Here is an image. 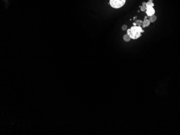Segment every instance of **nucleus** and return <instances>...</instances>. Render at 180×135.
I'll list each match as a JSON object with an SVG mask.
<instances>
[{"instance_id":"nucleus-1","label":"nucleus","mask_w":180,"mask_h":135,"mask_svg":"<svg viewBox=\"0 0 180 135\" xmlns=\"http://www.w3.org/2000/svg\"><path fill=\"white\" fill-rule=\"evenodd\" d=\"M131 34L129 35L131 39H136L139 38L141 36V31L142 30L141 26H133L131 28Z\"/></svg>"},{"instance_id":"nucleus-2","label":"nucleus","mask_w":180,"mask_h":135,"mask_svg":"<svg viewBox=\"0 0 180 135\" xmlns=\"http://www.w3.org/2000/svg\"><path fill=\"white\" fill-rule=\"evenodd\" d=\"M126 3V0H109V5L115 9L120 8Z\"/></svg>"},{"instance_id":"nucleus-3","label":"nucleus","mask_w":180,"mask_h":135,"mask_svg":"<svg viewBox=\"0 0 180 135\" xmlns=\"http://www.w3.org/2000/svg\"><path fill=\"white\" fill-rule=\"evenodd\" d=\"M146 7H147V9L146 10V13L147 14V16L149 17L152 15H154L155 13V11L153 8V7L149 5V6H146Z\"/></svg>"},{"instance_id":"nucleus-4","label":"nucleus","mask_w":180,"mask_h":135,"mask_svg":"<svg viewBox=\"0 0 180 135\" xmlns=\"http://www.w3.org/2000/svg\"><path fill=\"white\" fill-rule=\"evenodd\" d=\"M151 23V22L149 21V20L147 19H145L144 21H143V25H142V27L143 28H145L148 26Z\"/></svg>"},{"instance_id":"nucleus-5","label":"nucleus","mask_w":180,"mask_h":135,"mask_svg":"<svg viewBox=\"0 0 180 135\" xmlns=\"http://www.w3.org/2000/svg\"><path fill=\"white\" fill-rule=\"evenodd\" d=\"M123 40H124L125 42H129V41H130V40L131 39V38L130 36H129V35H128L127 34L123 36Z\"/></svg>"},{"instance_id":"nucleus-6","label":"nucleus","mask_w":180,"mask_h":135,"mask_svg":"<svg viewBox=\"0 0 180 135\" xmlns=\"http://www.w3.org/2000/svg\"><path fill=\"white\" fill-rule=\"evenodd\" d=\"M157 16H155L154 15H152L151 16H149V21L151 22V23L152 22H154L156 20H157Z\"/></svg>"},{"instance_id":"nucleus-7","label":"nucleus","mask_w":180,"mask_h":135,"mask_svg":"<svg viewBox=\"0 0 180 135\" xmlns=\"http://www.w3.org/2000/svg\"><path fill=\"white\" fill-rule=\"evenodd\" d=\"M135 23H136L137 26H142V25H143V22H142V21L139 20V19L136 20L135 21Z\"/></svg>"},{"instance_id":"nucleus-8","label":"nucleus","mask_w":180,"mask_h":135,"mask_svg":"<svg viewBox=\"0 0 180 135\" xmlns=\"http://www.w3.org/2000/svg\"><path fill=\"white\" fill-rule=\"evenodd\" d=\"M140 9H141V11H145L146 9H147V7H146V5H142L141 6V8H140Z\"/></svg>"},{"instance_id":"nucleus-9","label":"nucleus","mask_w":180,"mask_h":135,"mask_svg":"<svg viewBox=\"0 0 180 135\" xmlns=\"http://www.w3.org/2000/svg\"><path fill=\"white\" fill-rule=\"evenodd\" d=\"M146 6H149V5H150V6H152V7H154V4L153 3V2H148L146 3Z\"/></svg>"},{"instance_id":"nucleus-10","label":"nucleus","mask_w":180,"mask_h":135,"mask_svg":"<svg viewBox=\"0 0 180 135\" xmlns=\"http://www.w3.org/2000/svg\"><path fill=\"white\" fill-rule=\"evenodd\" d=\"M127 29V25H123V26H122V29H123V31L126 30Z\"/></svg>"},{"instance_id":"nucleus-11","label":"nucleus","mask_w":180,"mask_h":135,"mask_svg":"<svg viewBox=\"0 0 180 135\" xmlns=\"http://www.w3.org/2000/svg\"><path fill=\"white\" fill-rule=\"evenodd\" d=\"M127 33L128 35H130L131 34V29H128V30H127Z\"/></svg>"},{"instance_id":"nucleus-12","label":"nucleus","mask_w":180,"mask_h":135,"mask_svg":"<svg viewBox=\"0 0 180 135\" xmlns=\"http://www.w3.org/2000/svg\"><path fill=\"white\" fill-rule=\"evenodd\" d=\"M142 5H146V2H142Z\"/></svg>"},{"instance_id":"nucleus-13","label":"nucleus","mask_w":180,"mask_h":135,"mask_svg":"<svg viewBox=\"0 0 180 135\" xmlns=\"http://www.w3.org/2000/svg\"><path fill=\"white\" fill-rule=\"evenodd\" d=\"M133 25H134V26H137V25L136 24V23H135V22H134V23H133Z\"/></svg>"},{"instance_id":"nucleus-14","label":"nucleus","mask_w":180,"mask_h":135,"mask_svg":"<svg viewBox=\"0 0 180 135\" xmlns=\"http://www.w3.org/2000/svg\"><path fill=\"white\" fill-rule=\"evenodd\" d=\"M149 2H153V0H148Z\"/></svg>"},{"instance_id":"nucleus-15","label":"nucleus","mask_w":180,"mask_h":135,"mask_svg":"<svg viewBox=\"0 0 180 135\" xmlns=\"http://www.w3.org/2000/svg\"><path fill=\"white\" fill-rule=\"evenodd\" d=\"M145 19H147V16H145Z\"/></svg>"}]
</instances>
